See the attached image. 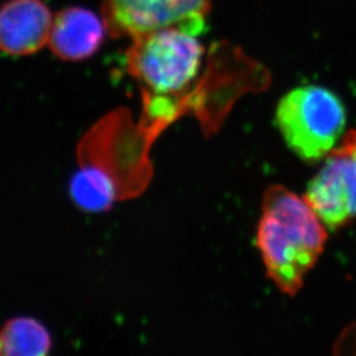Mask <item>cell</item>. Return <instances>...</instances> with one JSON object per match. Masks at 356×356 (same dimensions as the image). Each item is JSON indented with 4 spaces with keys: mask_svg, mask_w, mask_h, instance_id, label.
Returning <instances> with one entry per match:
<instances>
[{
    "mask_svg": "<svg viewBox=\"0 0 356 356\" xmlns=\"http://www.w3.org/2000/svg\"><path fill=\"white\" fill-rule=\"evenodd\" d=\"M327 229L305 197L282 186L266 189L256 241L266 273L282 293L296 296L322 255Z\"/></svg>",
    "mask_w": 356,
    "mask_h": 356,
    "instance_id": "6da1fadb",
    "label": "cell"
},
{
    "mask_svg": "<svg viewBox=\"0 0 356 356\" xmlns=\"http://www.w3.org/2000/svg\"><path fill=\"white\" fill-rule=\"evenodd\" d=\"M203 56L204 47L197 36L166 28L131 40L126 67L140 84L142 96L173 98L186 108V97L200 74Z\"/></svg>",
    "mask_w": 356,
    "mask_h": 356,
    "instance_id": "7a4b0ae2",
    "label": "cell"
},
{
    "mask_svg": "<svg viewBox=\"0 0 356 356\" xmlns=\"http://www.w3.org/2000/svg\"><path fill=\"white\" fill-rule=\"evenodd\" d=\"M276 120L289 149L302 161L316 163L343 140L346 111L332 91L305 86L289 91L279 102Z\"/></svg>",
    "mask_w": 356,
    "mask_h": 356,
    "instance_id": "3957f363",
    "label": "cell"
},
{
    "mask_svg": "<svg viewBox=\"0 0 356 356\" xmlns=\"http://www.w3.org/2000/svg\"><path fill=\"white\" fill-rule=\"evenodd\" d=\"M210 10V0H103L102 19L113 38L134 40L166 28L198 36Z\"/></svg>",
    "mask_w": 356,
    "mask_h": 356,
    "instance_id": "277c9868",
    "label": "cell"
},
{
    "mask_svg": "<svg viewBox=\"0 0 356 356\" xmlns=\"http://www.w3.org/2000/svg\"><path fill=\"white\" fill-rule=\"evenodd\" d=\"M324 159L303 197L326 229L336 231L356 218V131Z\"/></svg>",
    "mask_w": 356,
    "mask_h": 356,
    "instance_id": "5b68a950",
    "label": "cell"
},
{
    "mask_svg": "<svg viewBox=\"0 0 356 356\" xmlns=\"http://www.w3.org/2000/svg\"><path fill=\"white\" fill-rule=\"evenodd\" d=\"M52 24L42 0H8L0 13L1 50L13 57L36 54L49 44Z\"/></svg>",
    "mask_w": 356,
    "mask_h": 356,
    "instance_id": "8992f818",
    "label": "cell"
},
{
    "mask_svg": "<svg viewBox=\"0 0 356 356\" xmlns=\"http://www.w3.org/2000/svg\"><path fill=\"white\" fill-rule=\"evenodd\" d=\"M105 33L104 21L94 12L82 7H67L54 17L47 45L61 60H84L97 52Z\"/></svg>",
    "mask_w": 356,
    "mask_h": 356,
    "instance_id": "52a82bcc",
    "label": "cell"
},
{
    "mask_svg": "<svg viewBox=\"0 0 356 356\" xmlns=\"http://www.w3.org/2000/svg\"><path fill=\"white\" fill-rule=\"evenodd\" d=\"M51 346L50 333L36 319H10L1 331L0 347L3 355L43 356L49 353Z\"/></svg>",
    "mask_w": 356,
    "mask_h": 356,
    "instance_id": "ba28073f",
    "label": "cell"
}]
</instances>
